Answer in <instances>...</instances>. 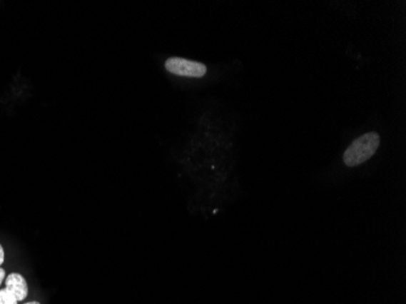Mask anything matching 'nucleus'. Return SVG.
Masks as SVG:
<instances>
[{
    "label": "nucleus",
    "mask_w": 406,
    "mask_h": 304,
    "mask_svg": "<svg viewBox=\"0 0 406 304\" xmlns=\"http://www.w3.org/2000/svg\"><path fill=\"white\" fill-rule=\"evenodd\" d=\"M380 136L377 133H366L357 140H354L343 155V161L348 167L361 165L374 156L380 146Z\"/></svg>",
    "instance_id": "f257e3e1"
},
{
    "label": "nucleus",
    "mask_w": 406,
    "mask_h": 304,
    "mask_svg": "<svg viewBox=\"0 0 406 304\" xmlns=\"http://www.w3.org/2000/svg\"><path fill=\"white\" fill-rule=\"evenodd\" d=\"M0 304H19V300L6 288L0 290Z\"/></svg>",
    "instance_id": "20e7f679"
},
{
    "label": "nucleus",
    "mask_w": 406,
    "mask_h": 304,
    "mask_svg": "<svg viewBox=\"0 0 406 304\" xmlns=\"http://www.w3.org/2000/svg\"><path fill=\"white\" fill-rule=\"evenodd\" d=\"M4 262V250H3V247L0 245V265L3 264Z\"/></svg>",
    "instance_id": "39448f33"
},
{
    "label": "nucleus",
    "mask_w": 406,
    "mask_h": 304,
    "mask_svg": "<svg viewBox=\"0 0 406 304\" xmlns=\"http://www.w3.org/2000/svg\"><path fill=\"white\" fill-rule=\"evenodd\" d=\"M26 304H41V303H38V302H31V303H26Z\"/></svg>",
    "instance_id": "0eeeda50"
},
{
    "label": "nucleus",
    "mask_w": 406,
    "mask_h": 304,
    "mask_svg": "<svg viewBox=\"0 0 406 304\" xmlns=\"http://www.w3.org/2000/svg\"><path fill=\"white\" fill-rule=\"evenodd\" d=\"M166 70L177 76L200 78L207 72V67L201 62L190 61L186 59L171 58L164 64Z\"/></svg>",
    "instance_id": "f03ea898"
},
{
    "label": "nucleus",
    "mask_w": 406,
    "mask_h": 304,
    "mask_svg": "<svg viewBox=\"0 0 406 304\" xmlns=\"http://www.w3.org/2000/svg\"><path fill=\"white\" fill-rule=\"evenodd\" d=\"M5 278V270L4 269H1V268H0V285H1V283H3V280H4Z\"/></svg>",
    "instance_id": "423d86ee"
},
{
    "label": "nucleus",
    "mask_w": 406,
    "mask_h": 304,
    "mask_svg": "<svg viewBox=\"0 0 406 304\" xmlns=\"http://www.w3.org/2000/svg\"><path fill=\"white\" fill-rule=\"evenodd\" d=\"M5 288H6L13 296H15V298H16L19 302L25 300L27 295H29V286H27L25 278L20 275V274H16V273H13V274H10V275L6 278Z\"/></svg>",
    "instance_id": "7ed1b4c3"
}]
</instances>
